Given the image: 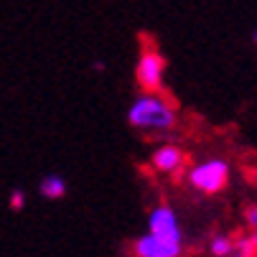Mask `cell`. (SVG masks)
Instances as JSON below:
<instances>
[{
  "mask_svg": "<svg viewBox=\"0 0 257 257\" xmlns=\"http://www.w3.org/2000/svg\"><path fill=\"white\" fill-rule=\"evenodd\" d=\"M127 125L140 133H173L178 125L176 102L166 92H143L127 109Z\"/></svg>",
  "mask_w": 257,
  "mask_h": 257,
  "instance_id": "cell-1",
  "label": "cell"
},
{
  "mask_svg": "<svg viewBox=\"0 0 257 257\" xmlns=\"http://www.w3.org/2000/svg\"><path fill=\"white\" fill-rule=\"evenodd\" d=\"M229 176H232V171L224 158H209V161L191 166L186 173V181L194 191L214 196V194H222L229 186Z\"/></svg>",
  "mask_w": 257,
  "mask_h": 257,
  "instance_id": "cell-2",
  "label": "cell"
},
{
  "mask_svg": "<svg viewBox=\"0 0 257 257\" xmlns=\"http://www.w3.org/2000/svg\"><path fill=\"white\" fill-rule=\"evenodd\" d=\"M166 69H168V61L166 56L145 44L140 56H138V64H135V79H138V87L143 92H166Z\"/></svg>",
  "mask_w": 257,
  "mask_h": 257,
  "instance_id": "cell-3",
  "label": "cell"
},
{
  "mask_svg": "<svg viewBox=\"0 0 257 257\" xmlns=\"http://www.w3.org/2000/svg\"><path fill=\"white\" fill-rule=\"evenodd\" d=\"M133 254L135 257H183L186 254V244L181 239H168V237L145 232L135 239Z\"/></svg>",
  "mask_w": 257,
  "mask_h": 257,
  "instance_id": "cell-4",
  "label": "cell"
},
{
  "mask_svg": "<svg viewBox=\"0 0 257 257\" xmlns=\"http://www.w3.org/2000/svg\"><path fill=\"white\" fill-rule=\"evenodd\" d=\"M148 232L158 234V237H168V239H181L183 242L181 219H178L176 209L168 206V204H158L156 209H151V214H148Z\"/></svg>",
  "mask_w": 257,
  "mask_h": 257,
  "instance_id": "cell-5",
  "label": "cell"
},
{
  "mask_svg": "<svg viewBox=\"0 0 257 257\" xmlns=\"http://www.w3.org/2000/svg\"><path fill=\"white\" fill-rule=\"evenodd\" d=\"M151 163H153V168H156L158 173L176 176L183 166H186V153H183L178 145H161V148L153 153Z\"/></svg>",
  "mask_w": 257,
  "mask_h": 257,
  "instance_id": "cell-6",
  "label": "cell"
},
{
  "mask_svg": "<svg viewBox=\"0 0 257 257\" xmlns=\"http://www.w3.org/2000/svg\"><path fill=\"white\" fill-rule=\"evenodd\" d=\"M66 181H64V176H59V173H46L44 178H41V183H39V191H41V196L44 199H51V201H56V199H64L66 196Z\"/></svg>",
  "mask_w": 257,
  "mask_h": 257,
  "instance_id": "cell-7",
  "label": "cell"
},
{
  "mask_svg": "<svg viewBox=\"0 0 257 257\" xmlns=\"http://www.w3.org/2000/svg\"><path fill=\"white\" fill-rule=\"evenodd\" d=\"M229 257H257V232L234 237V247H232Z\"/></svg>",
  "mask_w": 257,
  "mask_h": 257,
  "instance_id": "cell-8",
  "label": "cell"
},
{
  "mask_svg": "<svg viewBox=\"0 0 257 257\" xmlns=\"http://www.w3.org/2000/svg\"><path fill=\"white\" fill-rule=\"evenodd\" d=\"M232 247H234V237L227 232H216L209 239V254H214V257H229Z\"/></svg>",
  "mask_w": 257,
  "mask_h": 257,
  "instance_id": "cell-9",
  "label": "cell"
},
{
  "mask_svg": "<svg viewBox=\"0 0 257 257\" xmlns=\"http://www.w3.org/2000/svg\"><path fill=\"white\" fill-rule=\"evenodd\" d=\"M23 206H26V191H23V189H16V191H11V209L21 211Z\"/></svg>",
  "mask_w": 257,
  "mask_h": 257,
  "instance_id": "cell-10",
  "label": "cell"
},
{
  "mask_svg": "<svg viewBox=\"0 0 257 257\" xmlns=\"http://www.w3.org/2000/svg\"><path fill=\"white\" fill-rule=\"evenodd\" d=\"M244 224L249 227V232H257V204L247 206V211H244Z\"/></svg>",
  "mask_w": 257,
  "mask_h": 257,
  "instance_id": "cell-11",
  "label": "cell"
},
{
  "mask_svg": "<svg viewBox=\"0 0 257 257\" xmlns=\"http://www.w3.org/2000/svg\"><path fill=\"white\" fill-rule=\"evenodd\" d=\"M92 69H94V71H104V61H94Z\"/></svg>",
  "mask_w": 257,
  "mask_h": 257,
  "instance_id": "cell-12",
  "label": "cell"
},
{
  "mask_svg": "<svg viewBox=\"0 0 257 257\" xmlns=\"http://www.w3.org/2000/svg\"><path fill=\"white\" fill-rule=\"evenodd\" d=\"M254 44H257V31H254Z\"/></svg>",
  "mask_w": 257,
  "mask_h": 257,
  "instance_id": "cell-13",
  "label": "cell"
}]
</instances>
